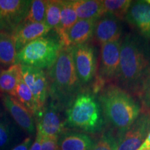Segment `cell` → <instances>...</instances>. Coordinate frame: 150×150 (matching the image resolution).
Masks as SVG:
<instances>
[{
	"label": "cell",
	"mask_w": 150,
	"mask_h": 150,
	"mask_svg": "<svg viewBox=\"0 0 150 150\" xmlns=\"http://www.w3.org/2000/svg\"><path fill=\"white\" fill-rule=\"evenodd\" d=\"M47 75L52 104L61 109L68 108L81 90L75 70L72 47H63Z\"/></svg>",
	"instance_id": "1"
},
{
	"label": "cell",
	"mask_w": 150,
	"mask_h": 150,
	"mask_svg": "<svg viewBox=\"0 0 150 150\" xmlns=\"http://www.w3.org/2000/svg\"><path fill=\"white\" fill-rule=\"evenodd\" d=\"M99 100L104 117L122 140L140 115L139 104L128 93L112 85L102 92Z\"/></svg>",
	"instance_id": "2"
},
{
	"label": "cell",
	"mask_w": 150,
	"mask_h": 150,
	"mask_svg": "<svg viewBox=\"0 0 150 150\" xmlns=\"http://www.w3.org/2000/svg\"><path fill=\"white\" fill-rule=\"evenodd\" d=\"M149 61L141 41L134 35H127L121 42L119 77L127 90L140 91L147 76Z\"/></svg>",
	"instance_id": "3"
},
{
	"label": "cell",
	"mask_w": 150,
	"mask_h": 150,
	"mask_svg": "<svg viewBox=\"0 0 150 150\" xmlns=\"http://www.w3.org/2000/svg\"><path fill=\"white\" fill-rule=\"evenodd\" d=\"M65 125L95 134L104 127V115L100 103L88 93H80L65 112Z\"/></svg>",
	"instance_id": "4"
},
{
	"label": "cell",
	"mask_w": 150,
	"mask_h": 150,
	"mask_svg": "<svg viewBox=\"0 0 150 150\" xmlns=\"http://www.w3.org/2000/svg\"><path fill=\"white\" fill-rule=\"evenodd\" d=\"M63 47L60 40L42 36L29 42L17 52L16 63L38 69H50Z\"/></svg>",
	"instance_id": "5"
},
{
	"label": "cell",
	"mask_w": 150,
	"mask_h": 150,
	"mask_svg": "<svg viewBox=\"0 0 150 150\" xmlns=\"http://www.w3.org/2000/svg\"><path fill=\"white\" fill-rule=\"evenodd\" d=\"M31 1L0 0V31L12 33L24 22Z\"/></svg>",
	"instance_id": "6"
},
{
	"label": "cell",
	"mask_w": 150,
	"mask_h": 150,
	"mask_svg": "<svg viewBox=\"0 0 150 150\" xmlns=\"http://www.w3.org/2000/svg\"><path fill=\"white\" fill-rule=\"evenodd\" d=\"M21 72L22 79L34 97L38 114L45 108L49 95L47 76L41 69L24 65H21Z\"/></svg>",
	"instance_id": "7"
},
{
	"label": "cell",
	"mask_w": 150,
	"mask_h": 150,
	"mask_svg": "<svg viewBox=\"0 0 150 150\" xmlns=\"http://www.w3.org/2000/svg\"><path fill=\"white\" fill-rule=\"evenodd\" d=\"M60 108L53 104L45 107L42 111L35 115L37 133L43 138H59L64 131L65 121H63Z\"/></svg>",
	"instance_id": "8"
},
{
	"label": "cell",
	"mask_w": 150,
	"mask_h": 150,
	"mask_svg": "<svg viewBox=\"0 0 150 150\" xmlns=\"http://www.w3.org/2000/svg\"><path fill=\"white\" fill-rule=\"evenodd\" d=\"M75 70L81 83L91 82L96 72V61L93 48L83 44L72 47Z\"/></svg>",
	"instance_id": "9"
},
{
	"label": "cell",
	"mask_w": 150,
	"mask_h": 150,
	"mask_svg": "<svg viewBox=\"0 0 150 150\" xmlns=\"http://www.w3.org/2000/svg\"><path fill=\"white\" fill-rule=\"evenodd\" d=\"M150 131V112L140 114L122 138L117 150H138Z\"/></svg>",
	"instance_id": "10"
},
{
	"label": "cell",
	"mask_w": 150,
	"mask_h": 150,
	"mask_svg": "<svg viewBox=\"0 0 150 150\" xmlns=\"http://www.w3.org/2000/svg\"><path fill=\"white\" fill-rule=\"evenodd\" d=\"M3 104L18 126L29 134L35 131L34 115L16 98L8 94L1 95Z\"/></svg>",
	"instance_id": "11"
},
{
	"label": "cell",
	"mask_w": 150,
	"mask_h": 150,
	"mask_svg": "<svg viewBox=\"0 0 150 150\" xmlns=\"http://www.w3.org/2000/svg\"><path fill=\"white\" fill-rule=\"evenodd\" d=\"M101 45V74L106 79L117 77L120 70V41H113Z\"/></svg>",
	"instance_id": "12"
},
{
	"label": "cell",
	"mask_w": 150,
	"mask_h": 150,
	"mask_svg": "<svg viewBox=\"0 0 150 150\" xmlns=\"http://www.w3.org/2000/svg\"><path fill=\"white\" fill-rule=\"evenodd\" d=\"M51 30L45 22L31 23L23 22L11 34L17 52L33 40L47 34Z\"/></svg>",
	"instance_id": "13"
},
{
	"label": "cell",
	"mask_w": 150,
	"mask_h": 150,
	"mask_svg": "<svg viewBox=\"0 0 150 150\" xmlns=\"http://www.w3.org/2000/svg\"><path fill=\"white\" fill-rule=\"evenodd\" d=\"M121 32L120 20L111 14L105 13L96 20L94 35L101 45L119 40Z\"/></svg>",
	"instance_id": "14"
},
{
	"label": "cell",
	"mask_w": 150,
	"mask_h": 150,
	"mask_svg": "<svg viewBox=\"0 0 150 150\" xmlns=\"http://www.w3.org/2000/svg\"><path fill=\"white\" fill-rule=\"evenodd\" d=\"M126 19L138 30L142 35L150 38V4L139 1L131 4Z\"/></svg>",
	"instance_id": "15"
},
{
	"label": "cell",
	"mask_w": 150,
	"mask_h": 150,
	"mask_svg": "<svg viewBox=\"0 0 150 150\" xmlns=\"http://www.w3.org/2000/svg\"><path fill=\"white\" fill-rule=\"evenodd\" d=\"M95 144L87 134L75 131H63L58 138L59 150H92Z\"/></svg>",
	"instance_id": "16"
},
{
	"label": "cell",
	"mask_w": 150,
	"mask_h": 150,
	"mask_svg": "<svg viewBox=\"0 0 150 150\" xmlns=\"http://www.w3.org/2000/svg\"><path fill=\"white\" fill-rule=\"evenodd\" d=\"M97 20H78L67 33V46L85 44L93 37Z\"/></svg>",
	"instance_id": "17"
},
{
	"label": "cell",
	"mask_w": 150,
	"mask_h": 150,
	"mask_svg": "<svg viewBox=\"0 0 150 150\" xmlns=\"http://www.w3.org/2000/svg\"><path fill=\"white\" fill-rule=\"evenodd\" d=\"M77 20L78 17L73 6L72 1H61V22L56 32L64 47H68L67 33Z\"/></svg>",
	"instance_id": "18"
},
{
	"label": "cell",
	"mask_w": 150,
	"mask_h": 150,
	"mask_svg": "<svg viewBox=\"0 0 150 150\" xmlns=\"http://www.w3.org/2000/svg\"><path fill=\"white\" fill-rule=\"evenodd\" d=\"M72 4L78 20H97L106 13L103 1L74 0Z\"/></svg>",
	"instance_id": "19"
},
{
	"label": "cell",
	"mask_w": 150,
	"mask_h": 150,
	"mask_svg": "<svg viewBox=\"0 0 150 150\" xmlns=\"http://www.w3.org/2000/svg\"><path fill=\"white\" fill-rule=\"evenodd\" d=\"M22 77L21 65L16 64L0 72V93L14 97L19 81Z\"/></svg>",
	"instance_id": "20"
},
{
	"label": "cell",
	"mask_w": 150,
	"mask_h": 150,
	"mask_svg": "<svg viewBox=\"0 0 150 150\" xmlns=\"http://www.w3.org/2000/svg\"><path fill=\"white\" fill-rule=\"evenodd\" d=\"M17 50L11 35L0 31V65L9 67L16 64Z\"/></svg>",
	"instance_id": "21"
},
{
	"label": "cell",
	"mask_w": 150,
	"mask_h": 150,
	"mask_svg": "<svg viewBox=\"0 0 150 150\" xmlns=\"http://www.w3.org/2000/svg\"><path fill=\"white\" fill-rule=\"evenodd\" d=\"M14 97L25 106L33 115H36L38 110L34 97L29 88L22 79V76L20 78L16 88Z\"/></svg>",
	"instance_id": "22"
},
{
	"label": "cell",
	"mask_w": 150,
	"mask_h": 150,
	"mask_svg": "<svg viewBox=\"0 0 150 150\" xmlns=\"http://www.w3.org/2000/svg\"><path fill=\"white\" fill-rule=\"evenodd\" d=\"M132 1L129 0H105L103 5L106 13L111 14L119 20L125 18Z\"/></svg>",
	"instance_id": "23"
},
{
	"label": "cell",
	"mask_w": 150,
	"mask_h": 150,
	"mask_svg": "<svg viewBox=\"0 0 150 150\" xmlns=\"http://www.w3.org/2000/svg\"><path fill=\"white\" fill-rule=\"evenodd\" d=\"M47 1L44 0H33L27 16L24 19V22L31 23H43L45 22Z\"/></svg>",
	"instance_id": "24"
},
{
	"label": "cell",
	"mask_w": 150,
	"mask_h": 150,
	"mask_svg": "<svg viewBox=\"0 0 150 150\" xmlns=\"http://www.w3.org/2000/svg\"><path fill=\"white\" fill-rule=\"evenodd\" d=\"M61 1H47L45 23L56 31L61 22Z\"/></svg>",
	"instance_id": "25"
},
{
	"label": "cell",
	"mask_w": 150,
	"mask_h": 150,
	"mask_svg": "<svg viewBox=\"0 0 150 150\" xmlns=\"http://www.w3.org/2000/svg\"><path fill=\"white\" fill-rule=\"evenodd\" d=\"M15 137V130L11 122L4 116L0 117V150L10 147Z\"/></svg>",
	"instance_id": "26"
},
{
	"label": "cell",
	"mask_w": 150,
	"mask_h": 150,
	"mask_svg": "<svg viewBox=\"0 0 150 150\" xmlns=\"http://www.w3.org/2000/svg\"><path fill=\"white\" fill-rule=\"evenodd\" d=\"M120 141V138L115 136L112 133H105L92 150H117Z\"/></svg>",
	"instance_id": "27"
},
{
	"label": "cell",
	"mask_w": 150,
	"mask_h": 150,
	"mask_svg": "<svg viewBox=\"0 0 150 150\" xmlns=\"http://www.w3.org/2000/svg\"><path fill=\"white\" fill-rule=\"evenodd\" d=\"M140 93L143 104L150 109V73L144 82Z\"/></svg>",
	"instance_id": "28"
},
{
	"label": "cell",
	"mask_w": 150,
	"mask_h": 150,
	"mask_svg": "<svg viewBox=\"0 0 150 150\" xmlns=\"http://www.w3.org/2000/svg\"><path fill=\"white\" fill-rule=\"evenodd\" d=\"M41 150H59L58 145V138L42 137Z\"/></svg>",
	"instance_id": "29"
},
{
	"label": "cell",
	"mask_w": 150,
	"mask_h": 150,
	"mask_svg": "<svg viewBox=\"0 0 150 150\" xmlns=\"http://www.w3.org/2000/svg\"><path fill=\"white\" fill-rule=\"evenodd\" d=\"M33 144L32 137H28L25 138L21 143L17 145L11 150H29L31 146Z\"/></svg>",
	"instance_id": "30"
},
{
	"label": "cell",
	"mask_w": 150,
	"mask_h": 150,
	"mask_svg": "<svg viewBox=\"0 0 150 150\" xmlns=\"http://www.w3.org/2000/svg\"><path fill=\"white\" fill-rule=\"evenodd\" d=\"M42 140V137L41 136L40 134L37 133L35 139L34 140V142H33L32 145H31V147H30L29 150H41Z\"/></svg>",
	"instance_id": "31"
},
{
	"label": "cell",
	"mask_w": 150,
	"mask_h": 150,
	"mask_svg": "<svg viewBox=\"0 0 150 150\" xmlns=\"http://www.w3.org/2000/svg\"><path fill=\"white\" fill-rule=\"evenodd\" d=\"M141 147L145 148V149H150V131L148 134V136L145 140V142H143V144L141 145Z\"/></svg>",
	"instance_id": "32"
},
{
	"label": "cell",
	"mask_w": 150,
	"mask_h": 150,
	"mask_svg": "<svg viewBox=\"0 0 150 150\" xmlns=\"http://www.w3.org/2000/svg\"><path fill=\"white\" fill-rule=\"evenodd\" d=\"M138 150H150V149H145V148H142V147H140L139 149H138Z\"/></svg>",
	"instance_id": "33"
},
{
	"label": "cell",
	"mask_w": 150,
	"mask_h": 150,
	"mask_svg": "<svg viewBox=\"0 0 150 150\" xmlns=\"http://www.w3.org/2000/svg\"><path fill=\"white\" fill-rule=\"evenodd\" d=\"M2 115H1V109H0V117H1Z\"/></svg>",
	"instance_id": "34"
},
{
	"label": "cell",
	"mask_w": 150,
	"mask_h": 150,
	"mask_svg": "<svg viewBox=\"0 0 150 150\" xmlns=\"http://www.w3.org/2000/svg\"><path fill=\"white\" fill-rule=\"evenodd\" d=\"M147 3H149V4H150V0H149V1H147Z\"/></svg>",
	"instance_id": "35"
},
{
	"label": "cell",
	"mask_w": 150,
	"mask_h": 150,
	"mask_svg": "<svg viewBox=\"0 0 150 150\" xmlns=\"http://www.w3.org/2000/svg\"><path fill=\"white\" fill-rule=\"evenodd\" d=\"M1 70H0V72H1Z\"/></svg>",
	"instance_id": "36"
}]
</instances>
